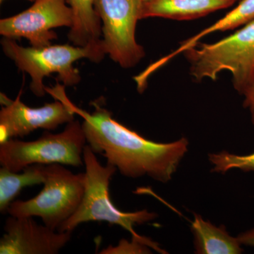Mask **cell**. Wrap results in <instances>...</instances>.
Segmentation results:
<instances>
[{"mask_svg": "<svg viewBox=\"0 0 254 254\" xmlns=\"http://www.w3.org/2000/svg\"><path fill=\"white\" fill-rule=\"evenodd\" d=\"M1 45L4 55L14 62L18 69L29 75L31 78L30 89L38 97L46 95V86L43 80L47 76L55 73L64 86H76L81 77L73 63L84 58L98 63L106 55L103 46L83 48L64 44L26 48L19 46L16 40L7 38L1 40Z\"/></svg>", "mask_w": 254, "mask_h": 254, "instance_id": "cell-3", "label": "cell"}, {"mask_svg": "<svg viewBox=\"0 0 254 254\" xmlns=\"http://www.w3.org/2000/svg\"><path fill=\"white\" fill-rule=\"evenodd\" d=\"M64 87L59 83L46 86V93L83 119L82 128L94 153L104 156L124 176L136 179L148 175L163 183L172 180L188 150L186 138L169 143L150 141L113 119L100 100L92 103L93 113L78 108L68 98Z\"/></svg>", "mask_w": 254, "mask_h": 254, "instance_id": "cell-1", "label": "cell"}, {"mask_svg": "<svg viewBox=\"0 0 254 254\" xmlns=\"http://www.w3.org/2000/svg\"><path fill=\"white\" fill-rule=\"evenodd\" d=\"M237 1H238V0H237Z\"/></svg>", "mask_w": 254, "mask_h": 254, "instance_id": "cell-21", "label": "cell"}, {"mask_svg": "<svg viewBox=\"0 0 254 254\" xmlns=\"http://www.w3.org/2000/svg\"><path fill=\"white\" fill-rule=\"evenodd\" d=\"M85 168L84 193L81 204L72 216L64 222L58 231L71 232L85 222H108L118 225L131 233L132 237L144 239L133 230L136 225H143L158 217L147 210L125 213L119 210L110 199L109 187L112 177L118 168L110 163L105 166L98 161L89 145L83 150Z\"/></svg>", "mask_w": 254, "mask_h": 254, "instance_id": "cell-4", "label": "cell"}, {"mask_svg": "<svg viewBox=\"0 0 254 254\" xmlns=\"http://www.w3.org/2000/svg\"><path fill=\"white\" fill-rule=\"evenodd\" d=\"M4 1V0H0V1ZM28 1H36V0H28Z\"/></svg>", "mask_w": 254, "mask_h": 254, "instance_id": "cell-20", "label": "cell"}, {"mask_svg": "<svg viewBox=\"0 0 254 254\" xmlns=\"http://www.w3.org/2000/svg\"><path fill=\"white\" fill-rule=\"evenodd\" d=\"M243 95L245 96L244 107L250 110L251 120L254 125V79L243 93Z\"/></svg>", "mask_w": 254, "mask_h": 254, "instance_id": "cell-18", "label": "cell"}, {"mask_svg": "<svg viewBox=\"0 0 254 254\" xmlns=\"http://www.w3.org/2000/svg\"><path fill=\"white\" fill-rule=\"evenodd\" d=\"M237 0H143L141 19L160 17L177 21L196 19L232 6Z\"/></svg>", "mask_w": 254, "mask_h": 254, "instance_id": "cell-11", "label": "cell"}, {"mask_svg": "<svg viewBox=\"0 0 254 254\" xmlns=\"http://www.w3.org/2000/svg\"><path fill=\"white\" fill-rule=\"evenodd\" d=\"M73 14V24L68 33L73 46H103L102 23L95 9L94 0H68Z\"/></svg>", "mask_w": 254, "mask_h": 254, "instance_id": "cell-12", "label": "cell"}, {"mask_svg": "<svg viewBox=\"0 0 254 254\" xmlns=\"http://www.w3.org/2000/svg\"><path fill=\"white\" fill-rule=\"evenodd\" d=\"M237 239L241 245L254 247V228L240 234Z\"/></svg>", "mask_w": 254, "mask_h": 254, "instance_id": "cell-19", "label": "cell"}, {"mask_svg": "<svg viewBox=\"0 0 254 254\" xmlns=\"http://www.w3.org/2000/svg\"><path fill=\"white\" fill-rule=\"evenodd\" d=\"M150 248L165 254V251L159 247L158 244L145 237L144 239H138L132 237L131 242L125 240H121L118 245H110L106 249L102 251L100 254H151Z\"/></svg>", "mask_w": 254, "mask_h": 254, "instance_id": "cell-17", "label": "cell"}, {"mask_svg": "<svg viewBox=\"0 0 254 254\" xmlns=\"http://www.w3.org/2000/svg\"><path fill=\"white\" fill-rule=\"evenodd\" d=\"M254 19V0H241L240 4L237 5L235 9H232L228 14L220 18L217 22L214 23L211 26L205 28L203 31H200L198 34L195 35L190 39L184 41L181 43V46L173 53L159 60L158 65L160 66H163L170 60L173 59L177 55L181 54L187 50L194 46L200 39H202L203 37L208 36L210 33L235 29L240 26H244L246 23L250 22Z\"/></svg>", "mask_w": 254, "mask_h": 254, "instance_id": "cell-14", "label": "cell"}, {"mask_svg": "<svg viewBox=\"0 0 254 254\" xmlns=\"http://www.w3.org/2000/svg\"><path fill=\"white\" fill-rule=\"evenodd\" d=\"M190 230L194 237L195 253L240 254L244 250L238 239L230 236L225 227H216L194 214Z\"/></svg>", "mask_w": 254, "mask_h": 254, "instance_id": "cell-13", "label": "cell"}, {"mask_svg": "<svg viewBox=\"0 0 254 254\" xmlns=\"http://www.w3.org/2000/svg\"><path fill=\"white\" fill-rule=\"evenodd\" d=\"M0 144L11 138L27 136L38 128L54 130L75 120L72 110L59 100L41 108H30L21 100V91L16 99L1 93Z\"/></svg>", "mask_w": 254, "mask_h": 254, "instance_id": "cell-9", "label": "cell"}, {"mask_svg": "<svg viewBox=\"0 0 254 254\" xmlns=\"http://www.w3.org/2000/svg\"><path fill=\"white\" fill-rule=\"evenodd\" d=\"M94 5L102 23L105 54L121 67L136 66L145 55L136 39L143 0H94Z\"/></svg>", "mask_w": 254, "mask_h": 254, "instance_id": "cell-7", "label": "cell"}, {"mask_svg": "<svg viewBox=\"0 0 254 254\" xmlns=\"http://www.w3.org/2000/svg\"><path fill=\"white\" fill-rule=\"evenodd\" d=\"M213 164V173L225 174L232 169H239L245 173L254 172V153L247 155L231 154L227 151L213 153L208 156Z\"/></svg>", "mask_w": 254, "mask_h": 254, "instance_id": "cell-16", "label": "cell"}, {"mask_svg": "<svg viewBox=\"0 0 254 254\" xmlns=\"http://www.w3.org/2000/svg\"><path fill=\"white\" fill-rule=\"evenodd\" d=\"M183 53L195 81H215L222 71H230L234 88L243 95L254 79V19L230 36L214 43H198Z\"/></svg>", "mask_w": 254, "mask_h": 254, "instance_id": "cell-2", "label": "cell"}, {"mask_svg": "<svg viewBox=\"0 0 254 254\" xmlns=\"http://www.w3.org/2000/svg\"><path fill=\"white\" fill-rule=\"evenodd\" d=\"M46 180V165H29L19 173L0 169V212L7 213L8 208L24 187L41 185Z\"/></svg>", "mask_w": 254, "mask_h": 254, "instance_id": "cell-15", "label": "cell"}, {"mask_svg": "<svg viewBox=\"0 0 254 254\" xmlns=\"http://www.w3.org/2000/svg\"><path fill=\"white\" fill-rule=\"evenodd\" d=\"M72 24L68 0H36L28 9L0 20V34L14 40L26 38L31 47L43 48L58 38L54 28H70Z\"/></svg>", "mask_w": 254, "mask_h": 254, "instance_id": "cell-8", "label": "cell"}, {"mask_svg": "<svg viewBox=\"0 0 254 254\" xmlns=\"http://www.w3.org/2000/svg\"><path fill=\"white\" fill-rule=\"evenodd\" d=\"M0 240L1 254H57L71 238V232L52 230L40 225L33 217L9 215Z\"/></svg>", "mask_w": 254, "mask_h": 254, "instance_id": "cell-10", "label": "cell"}, {"mask_svg": "<svg viewBox=\"0 0 254 254\" xmlns=\"http://www.w3.org/2000/svg\"><path fill=\"white\" fill-rule=\"evenodd\" d=\"M63 165H46L43 190L31 199L14 200L8 208L9 215L38 217L47 227L58 231L79 207L85 190V173L73 174Z\"/></svg>", "mask_w": 254, "mask_h": 254, "instance_id": "cell-5", "label": "cell"}, {"mask_svg": "<svg viewBox=\"0 0 254 254\" xmlns=\"http://www.w3.org/2000/svg\"><path fill=\"white\" fill-rule=\"evenodd\" d=\"M86 138L81 123L73 120L59 133L46 132L36 141L11 138L0 144V165L19 173L35 164H61L80 168L84 165L83 150Z\"/></svg>", "mask_w": 254, "mask_h": 254, "instance_id": "cell-6", "label": "cell"}]
</instances>
